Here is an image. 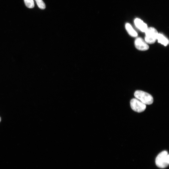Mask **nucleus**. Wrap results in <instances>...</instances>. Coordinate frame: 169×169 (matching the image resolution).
Segmentation results:
<instances>
[{
  "mask_svg": "<svg viewBox=\"0 0 169 169\" xmlns=\"http://www.w3.org/2000/svg\"><path fill=\"white\" fill-rule=\"evenodd\" d=\"M145 41L147 43L152 44L157 39L158 33L157 30L152 27L148 28L145 32Z\"/></svg>",
  "mask_w": 169,
  "mask_h": 169,
  "instance_id": "3",
  "label": "nucleus"
},
{
  "mask_svg": "<svg viewBox=\"0 0 169 169\" xmlns=\"http://www.w3.org/2000/svg\"><path fill=\"white\" fill-rule=\"evenodd\" d=\"M157 39L159 43L165 46H167L169 43L168 39L162 34H158Z\"/></svg>",
  "mask_w": 169,
  "mask_h": 169,
  "instance_id": "7",
  "label": "nucleus"
},
{
  "mask_svg": "<svg viewBox=\"0 0 169 169\" xmlns=\"http://www.w3.org/2000/svg\"><path fill=\"white\" fill-rule=\"evenodd\" d=\"M38 7L41 9H44L46 8L45 4L42 0H35Z\"/></svg>",
  "mask_w": 169,
  "mask_h": 169,
  "instance_id": "10",
  "label": "nucleus"
},
{
  "mask_svg": "<svg viewBox=\"0 0 169 169\" xmlns=\"http://www.w3.org/2000/svg\"><path fill=\"white\" fill-rule=\"evenodd\" d=\"M25 6L28 8L32 9L35 6L33 0H24Z\"/></svg>",
  "mask_w": 169,
  "mask_h": 169,
  "instance_id": "9",
  "label": "nucleus"
},
{
  "mask_svg": "<svg viewBox=\"0 0 169 169\" xmlns=\"http://www.w3.org/2000/svg\"><path fill=\"white\" fill-rule=\"evenodd\" d=\"M134 44L136 48L140 51H146L148 50L149 48V47L146 41L140 37L136 38Z\"/></svg>",
  "mask_w": 169,
  "mask_h": 169,
  "instance_id": "5",
  "label": "nucleus"
},
{
  "mask_svg": "<svg viewBox=\"0 0 169 169\" xmlns=\"http://www.w3.org/2000/svg\"><path fill=\"white\" fill-rule=\"evenodd\" d=\"M126 29L131 36L133 37H136L137 36V32L133 29L132 26L129 23H127L125 25Z\"/></svg>",
  "mask_w": 169,
  "mask_h": 169,
  "instance_id": "8",
  "label": "nucleus"
},
{
  "mask_svg": "<svg viewBox=\"0 0 169 169\" xmlns=\"http://www.w3.org/2000/svg\"><path fill=\"white\" fill-rule=\"evenodd\" d=\"M156 165L161 168L167 167L169 164V156L167 152L164 151L160 153L156 158Z\"/></svg>",
  "mask_w": 169,
  "mask_h": 169,
  "instance_id": "2",
  "label": "nucleus"
},
{
  "mask_svg": "<svg viewBox=\"0 0 169 169\" xmlns=\"http://www.w3.org/2000/svg\"><path fill=\"white\" fill-rule=\"evenodd\" d=\"M1 118H0V122H1Z\"/></svg>",
  "mask_w": 169,
  "mask_h": 169,
  "instance_id": "11",
  "label": "nucleus"
},
{
  "mask_svg": "<svg viewBox=\"0 0 169 169\" xmlns=\"http://www.w3.org/2000/svg\"><path fill=\"white\" fill-rule=\"evenodd\" d=\"M134 95L136 98L146 105L152 104L153 102L152 96L144 91H137L135 92Z\"/></svg>",
  "mask_w": 169,
  "mask_h": 169,
  "instance_id": "1",
  "label": "nucleus"
},
{
  "mask_svg": "<svg viewBox=\"0 0 169 169\" xmlns=\"http://www.w3.org/2000/svg\"><path fill=\"white\" fill-rule=\"evenodd\" d=\"M134 23L138 29L143 32H145L148 29L147 25L140 19H136L134 21Z\"/></svg>",
  "mask_w": 169,
  "mask_h": 169,
  "instance_id": "6",
  "label": "nucleus"
},
{
  "mask_svg": "<svg viewBox=\"0 0 169 169\" xmlns=\"http://www.w3.org/2000/svg\"><path fill=\"white\" fill-rule=\"evenodd\" d=\"M130 105L134 111L139 113L144 111L146 108V104L136 98H133L131 100Z\"/></svg>",
  "mask_w": 169,
  "mask_h": 169,
  "instance_id": "4",
  "label": "nucleus"
}]
</instances>
